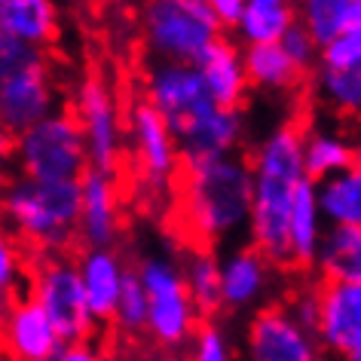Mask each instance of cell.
Returning <instances> with one entry per match:
<instances>
[{"label":"cell","mask_w":361,"mask_h":361,"mask_svg":"<svg viewBox=\"0 0 361 361\" xmlns=\"http://www.w3.org/2000/svg\"><path fill=\"white\" fill-rule=\"evenodd\" d=\"M251 248L269 267L291 264L288 212L303 175V135L294 126H276L251 157Z\"/></svg>","instance_id":"1"},{"label":"cell","mask_w":361,"mask_h":361,"mask_svg":"<svg viewBox=\"0 0 361 361\" xmlns=\"http://www.w3.org/2000/svg\"><path fill=\"white\" fill-rule=\"evenodd\" d=\"M184 218L196 239L227 242L248 230L251 166L248 159L224 157L184 169Z\"/></svg>","instance_id":"2"},{"label":"cell","mask_w":361,"mask_h":361,"mask_svg":"<svg viewBox=\"0 0 361 361\" xmlns=\"http://www.w3.org/2000/svg\"><path fill=\"white\" fill-rule=\"evenodd\" d=\"M0 209L10 227L40 251H65L80 224V180L43 184L16 178L0 196Z\"/></svg>","instance_id":"3"},{"label":"cell","mask_w":361,"mask_h":361,"mask_svg":"<svg viewBox=\"0 0 361 361\" xmlns=\"http://www.w3.org/2000/svg\"><path fill=\"white\" fill-rule=\"evenodd\" d=\"M144 43L157 61L200 65L224 37L209 0H153L144 6Z\"/></svg>","instance_id":"4"},{"label":"cell","mask_w":361,"mask_h":361,"mask_svg":"<svg viewBox=\"0 0 361 361\" xmlns=\"http://www.w3.org/2000/svg\"><path fill=\"white\" fill-rule=\"evenodd\" d=\"M16 159L22 166V178L43 184L80 180L89 169V153L74 114L56 111L28 132L16 135Z\"/></svg>","instance_id":"5"},{"label":"cell","mask_w":361,"mask_h":361,"mask_svg":"<svg viewBox=\"0 0 361 361\" xmlns=\"http://www.w3.org/2000/svg\"><path fill=\"white\" fill-rule=\"evenodd\" d=\"M147 294V334L166 349H180L196 334V310L187 297L184 273L169 255H150L135 269Z\"/></svg>","instance_id":"6"},{"label":"cell","mask_w":361,"mask_h":361,"mask_svg":"<svg viewBox=\"0 0 361 361\" xmlns=\"http://www.w3.org/2000/svg\"><path fill=\"white\" fill-rule=\"evenodd\" d=\"M31 300L47 312L52 322L59 340L65 343H89L95 331V322L89 315L86 294L80 285L77 264L68 257L52 255L37 267V273L31 279Z\"/></svg>","instance_id":"7"},{"label":"cell","mask_w":361,"mask_h":361,"mask_svg":"<svg viewBox=\"0 0 361 361\" xmlns=\"http://www.w3.org/2000/svg\"><path fill=\"white\" fill-rule=\"evenodd\" d=\"M153 111L162 116L171 138H180L193 123L214 111V102L202 86V77L193 65H169L157 61L147 71V98Z\"/></svg>","instance_id":"8"},{"label":"cell","mask_w":361,"mask_h":361,"mask_svg":"<svg viewBox=\"0 0 361 361\" xmlns=\"http://www.w3.org/2000/svg\"><path fill=\"white\" fill-rule=\"evenodd\" d=\"M74 120L86 138L89 169L114 175L123 162V123L114 92L102 77H86L77 86L74 98Z\"/></svg>","instance_id":"9"},{"label":"cell","mask_w":361,"mask_h":361,"mask_svg":"<svg viewBox=\"0 0 361 361\" xmlns=\"http://www.w3.org/2000/svg\"><path fill=\"white\" fill-rule=\"evenodd\" d=\"M312 89L331 111L361 116V28L343 34L319 49Z\"/></svg>","instance_id":"10"},{"label":"cell","mask_w":361,"mask_h":361,"mask_svg":"<svg viewBox=\"0 0 361 361\" xmlns=\"http://www.w3.org/2000/svg\"><path fill=\"white\" fill-rule=\"evenodd\" d=\"M245 361H324V352L319 340L285 312V306H267L248 322Z\"/></svg>","instance_id":"11"},{"label":"cell","mask_w":361,"mask_h":361,"mask_svg":"<svg viewBox=\"0 0 361 361\" xmlns=\"http://www.w3.org/2000/svg\"><path fill=\"white\" fill-rule=\"evenodd\" d=\"M129 138L135 166L150 187H166L180 166L175 138L169 135L162 116L147 102H135L129 114Z\"/></svg>","instance_id":"12"},{"label":"cell","mask_w":361,"mask_h":361,"mask_svg":"<svg viewBox=\"0 0 361 361\" xmlns=\"http://www.w3.org/2000/svg\"><path fill=\"white\" fill-rule=\"evenodd\" d=\"M59 92L49 80V68H31L16 77L0 80V123L13 135L28 132L56 114Z\"/></svg>","instance_id":"13"},{"label":"cell","mask_w":361,"mask_h":361,"mask_svg":"<svg viewBox=\"0 0 361 361\" xmlns=\"http://www.w3.org/2000/svg\"><path fill=\"white\" fill-rule=\"evenodd\" d=\"M80 236L89 248H111L120 236V193L114 175L86 169L80 178Z\"/></svg>","instance_id":"14"},{"label":"cell","mask_w":361,"mask_h":361,"mask_svg":"<svg viewBox=\"0 0 361 361\" xmlns=\"http://www.w3.org/2000/svg\"><path fill=\"white\" fill-rule=\"evenodd\" d=\"M242 135H245V116H242V111L214 107L209 116H202L200 123H193L190 129L175 141L178 159L184 169H193V166H202V162L233 157V150L239 147Z\"/></svg>","instance_id":"15"},{"label":"cell","mask_w":361,"mask_h":361,"mask_svg":"<svg viewBox=\"0 0 361 361\" xmlns=\"http://www.w3.org/2000/svg\"><path fill=\"white\" fill-rule=\"evenodd\" d=\"M355 337H361V282H324L319 288V346L343 355Z\"/></svg>","instance_id":"16"},{"label":"cell","mask_w":361,"mask_h":361,"mask_svg":"<svg viewBox=\"0 0 361 361\" xmlns=\"http://www.w3.org/2000/svg\"><path fill=\"white\" fill-rule=\"evenodd\" d=\"M0 334H4V346L13 361H52L65 346L47 312L31 297H19L10 306V315H6Z\"/></svg>","instance_id":"17"},{"label":"cell","mask_w":361,"mask_h":361,"mask_svg":"<svg viewBox=\"0 0 361 361\" xmlns=\"http://www.w3.org/2000/svg\"><path fill=\"white\" fill-rule=\"evenodd\" d=\"M221 303L227 310H251L267 297L273 285V269L255 248H236L218 257Z\"/></svg>","instance_id":"18"},{"label":"cell","mask_w":361,"mask_h":361,"mask_svg":"<svg viewBox=\"0 0 361 361\" xmlns=\"http://www.w3.org/2000/svg\"><path fill=\"white\" fill-rule=\"evenodd\" d=\"M77 273H80V285H83L92 322L95 324L114 322L116 297H120L123 276H126L123 260L116 257L111 248H89L86 255L80 257Z\"/></svg>","instance_id":"19"},{"label":"cell","mask_w":361,"mask_h":361,"mask_svg":"<svg viewBox=\"0 0 361 361\" xmlns=\"http://www.w3.org/2000/svg\"><path fill=\"white\" fill-rule=\"evenodd\" d=\"M196 71H200L202 86L214 102V107L239 111L248 95V77H245V68H242V49H236L230 40L221 37L202 56Z\"/></svg>","instance_id":"20"},{"label":"cell","mask_w":361,"mask_h":361,"mask_svg":"<svg viewBox=\"0 0 361 361\" xmlns=\"http://www.w3.org/2000/svg\"><path fill=\"white\" fill-rule=\"evenodd\" d=\"M0 34L43 49L59 34V10L49 0H0Z\"/></svg>","instance_id":"21"},{"label":"cell","mask_w":361,"mask_h":361,"mask_svg":"<svg viewBox=\"0 0 361 361\" xmlns=\"http://www.w3.org/2000/svg\"><path fill=\"white\" fill-rule=\"evenodd\" d=\"M297 22L322 49L343 34L361 28V0H306L297 6Z\"/></svg>","instance_id":"22"},{"label":"cell","mask_w":361,"mask_h":361,"mask_svg":"<svg viewBox=\"0 0 361 361\" xmlns=\"http://www.w3.org/2000/svg\"><path fill=\"white\" fill-rule=\"evenodd\" d=\"M312 264L324 282H361V227H328Z\"/></svg>","instance_id":"23"},{"label":"cell","mask_w":361,"mask_h":361,"mask_svg":"<svg viewBox=\"0 0 361 361\" xmlns=\"http://www.w3.org/2000/svg\"><path fill=\"white\" fill-rule=\"evenodd\" d=\"M324 236V221L315 202V184L310 178L297 187L291 212H288V248H291V264H312L315 248Z\"/></svg>","instance_id":"24"},{"label":"cell","mask_w":361,"mask_h":361,"mask_svg":"<svg viewBox=\"0 0 361 361\" xmlns=\"http://www.w3.org/2000/svg\"><path fill=\"white\" fill-rule=\"evenodd\" d=\"M297 22V6L288 0H245L236 37L242 47H269L285 37V31Z\"/></svg>","instance_id":"25"},{"label":"cell","mask_w":361,"mask_h":361,"mask_svg":"<svg viewBox=\"0 0 361 361\" xmlns=\"http://www.w3.org/2000/svg\"><path fill=\"white\" fill-rule=\"evenodd\" d=\"M322 221L328 227H361V169L352 166L315 184Z\"/></svg>","instance_id":"26"},{"label":"cell","mask_w":361,"mask_h":361,"mask_svg":"<svg viewBox=\"0 0 361 361\" xmlns=\"http://www.w3.org/2000/svg\"><path fill=\"white\" fill-rule=\"evenodd\" d=\"M355 166V147L346 135L331 129H315L303 135V175L319 184Z\"/></svg>","instance_id":"27"},{"label":"cell","mask_w":361,"mask_h":361,"mask_svg":"<svg viewBox=\"0 0 361 361\" xmlns=\"http://www.w3.org/2000/svg\"><path fill=\"white\" fill-rule=\"evenodd\" d=\"M242 68H245L248 86L267 89V92L294 89L297 80H300L297 68L285 59V52L279 49V43H269V47H245L242 49Z\"/></svg>","instance_id":"28"},{"label":"cell","mask_w":361,"mask_h":361,"mask_svg":"<svg viewBox=\"0 0 361 361\" xmlns=\"http://www.w3.org/2000/svg\"><path fill=\"white\" fill-rule=\"evenodd\" d=\"M180 273H184V288H187V297H190L196 315H214L218 310H224L221 269H218V257L212 251H196Z\"/></svg>","instance_id":"29"},{"label":"cell","mask_w":361,"mask_h":361,"mask_svg":"<svg viewBox=\"0 0 361 361\" xmlns=\"http://www.w3.org/2000/svg\"><path fill=\"white\" fill-rule=\"evenodd\" d=\"M114 324L123 334H141L147 331V294L135 269H126L123 288L116 297V310H114Z\"/></svg>","instance_id":"30"},{"label":"cell","mask_w":361,"mask_h":361,"mask_svg":"<svg viewBox=\"0 0 361 361\" xmlns=\"http://www.w3.org/2000/svg\"><path fill=\"white\" fill-rule=\"evenodd\" d=\"M47 65V56L43 49L37 47H28L22 40H13L6 34H0V80L6 77H16L22 71H31V68H43Z\"/></svg>","instance_id":"31"},{"label":"cell","mask_w":361,"mask_h":361,"mask_svg":"<svg viewBox=\"0 0 361 361\" xmlns=\"http://www.w3.org/2000/svg\"><path fill=\"white\" fill-rule=\"evenodd\" d=\"M279 49H282L285 59L297 68V74H303V71H312L315 61H319V47H315L312 37L303 31L300 22H294L291 28L285 31V37L279 40Z\"/></svg>","instance_id":"32"},{"label":"cell","mask_w":361,"mask_h":361,"mask_svg":"<svg viewBox=\"0 0 361 361\" xmlns=\"http://www.w3.org/2000/svg\"><path fill=\"white\" fill-rule=\"evenodd\" d=\"M190 361H233L230 337L218 324H202L193 334V352Z\"/></svg>","instance_id":"33"},{"label":"cell","mask_w":361,"mask_h":361,"mask_svg":"<svg viewBox=\"0 0 361 361\" xmlns=\"http://www.w3.org/2000/svg\"><path fill=\"white\" fill-rule=\"evenodd\" d=\"M25 279V267H22V255L16 248V242L0 230V291L13 294Z\"/></svg>","instance_id":"34"},{"label":"cell","mask_w":361,"mask_h":361,"mask_svg":"<svg viewBox=\"0 0 361 361\" xmlns=\"http://www.w3.org/2000/svg\"><path fill=\"white\" fill-rule=\"evenodd\" d=\"M285 312L300 324L306 334L315 337V328H319V291L315 288H306V291H297L291 300H288Z\"/></svg>","instance_id":"35"},{"label":"cell","mask_w":361,"mask_h":361,"mask_svg":"<svg viewBox=\"0 0 361 361\" xmlns=\"http://www.w3.org/2000/svg\"><path fill=\"white\" fill-rule=\"evenodd\" d=\"M212 4V13H214V19H218L221 25V31L224 28H233L236 31V25L242 19V6H245V0H209Z\"/></svg>","instance_id":"36"},{"label":"cell","mask_w":361,"mask_h":361,"mask_svg":"<svg viewBox=\"0 0 361 361\" xmlns=\"http://www.w3.org/2000/svg\"><path fill=\"white\" fill-rule=\"evenodd\" d=\"M52 361H102V352L92 343H68V346L59 349V355Z\"/></svg>","instance_id":"37"},{"label":"cell","mask_w":361,"mask_h":361,"mask_svg":"<svg viewBox=\"0 0 361 361\" xmlns=\"http://www.w3.org/2000/svg\"><path fill=\"white\" fill-rule=\"evenodd\" d=\"M16 157V135L0 123V171L6 169V162Z\"/></svg>","instance_id":"38"},{"label":"cell","mask_w":361,"mask_h":361,"mask_svg":"<svg viewBox=\"0 0 361 361\" xmlns=\"http://www.w3.org/2000/svg\"><path fill=\"white\" fill-rule=\"evenodd\" d=\"M340 358H343V361H361V337L352 340L349 346H346V352H343Z\"/></svg>","instance_id":"39"},{"label":"cell","mask_w":361,"mask_h":361,"mask_svg":"<svg viewBox=\"0 0 361 361\" xmlns=\"http://www.w3.org/2000/svg\"><path fill=\"white\" fill-rule=\"evenodd\" d=\"M10 294H4L0 291V328H4V322H6V315H10Z\"/></svg>","instance_id":"40"},{"label":"cell","mask_w":361,"mask_h":361,"mask_svg":"<svg viewBox=\"0 0 361 361\" xmlns=\"http://www.w3.org/2000/svg\"><path fill=\"white\" fill-rule=\"evenodd\" d=\"M352 147H355V166L361 169V138H358V144H352Z\"/></svg>","instance_id":"41"},{"label":"cell","mask_w":361,"mask_h":361,"mask_svg":"<svg viewBox=\"0 0 361 361\" xmlns=\"http://www.w3.org/2000/svg\"><path fill=\"white\" fill-rule=\"evenodd\" d=\"M159 361H187V358H178V355H162Z\"/></svg>","instance_id":"42"}]
</instances>
